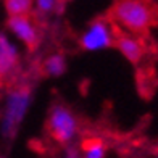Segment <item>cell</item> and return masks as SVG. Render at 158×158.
I'll return each mask as SVG.
<instances>
[{
  "label": "cell",
  "instance_id": "obj_1",
  "mask_svg": "<svg viewBox=\"0 0 158 158\" xmlns=\"http://www.w3.org/2000/svg\"><path fill=\"white\" fill-rule=\"evenodd\" d=\"M111 19L116 21L124 29L140 34L145 32L158 19L156 8L152 3L139 2V0H124L116 2L111 8Z\"/></svg>",
  "mask_w": 158,
  "mask_h": 158
},
{
  "label": "cell",
  "instance_id": "obj_2",
  "mask_svg": "<svg viewBox=\"0 0 158 158\" xmlns=\"http://www.w3.org/2000/svg\"><path fill=\"white\" fill-rule=\"evenodd\" d=\"M31 102H32L31 85L26 84L18 85L8 94L2 116V126H0V131H2V135L5 139H13L16 135L27 110H29Z\"/></svg>",
  "mask_w": 158,
  "mask_h": 158
},
{
  "label": "cell",
  "instance_id": "obj_3",
  "mask_svg": "<svg viewBox=\"0 0 158 158\" xmlns=\"http://www.w3.org/2000/svg\"><path fill=\"white\" fill-rule=\"evenodd\" d=\"M47 131L55 142L68 143L77 131V119L66 105H53L47 118Z\"/></svg>",
  "mask_w": 158,
  "mask_h": 158
},
{
  "label": "cell",
  "instance_id": "obj_4",
  "mask_svg": "<svg viewBox=\"0 0 158 158\" xmlns=\"http://www.w3.org/2000/svg\"><path fill=\"white\" fill-rule=\"evenodd\" d=\"M114 40H116L114 27L106 19H95L87 27V31L81 35L79 45L87 52H97V50H103L114 45Z\"/></svg>",
  "mask_w": 158,
  "mask_h": 158
},
{
  "label": "cell",
  "instance_id": "obj_5",
  "mask_svg": "<svg viewBox=\"0 0 158 158\" xmlns=\"http://www.w3.org/2000/svg\"><path fill=\"white\" fill-rule=\"evenodd\" d=\"M6 26L8 29L16 35L19 40H23L26 47L31 50H35V47L39 45L40 35H39V29L35 26L34 19L29 15L24 16H11L6 19Z\"/></svg>",
  "mask_w": 158,
  "mask_h": 158
},
{
  "label": "cell",
  "instance_id": "obj_6",
  "mask_svg": "<svg viewBox=\"0 0 158 158\" xmlns=\"http://www.w3.org/2000/svg\"><path fill=\"white\" fill-rule=\"evenodd\" d=\"M18 66V50L3 32H0V81L8 79Z\"/></svg>",
  "mask_w": 158,
  "mask_h": 158
},
{
  "label": "cell",
  "instance_id": "obj_7",
  "mask_svg": "<svg viewBox=\"0 0 158 158\" xmlns=\"http://www.w3.org/2000/svg\"><path fill=\"white\" fill-rule=\"evenodd\" d=\"M114 45L119 48V52L123 53L131 63H139L143 56V45L139 39L132 37L127 34H116V40Z\"/></svg>",
  "mask_w": 158,
  "mask_h": 158
},
{
  "label": "cell",
  "instance_id": "obj_8",
  "mask_svg": "<svg viewBox=\"0 0 158 158\" xmlns=\"http://www.w3.org/2000/svg\"><path fill=\"white\" fill-rule=\"evenodd\" d=\"M42 69L47 76H53V77H58L61 76L64 71H66V60L64 56L60 53H55V55H50L48 58L44 61L42 64Z\"/></svg>",
  "mask_w": 158,
  "mask_h": 158
},
{
  "label": "cell",
  "instance_id": "obj_9",
  "mask_svg": "<svg viewBox=\"0 0 158 158\" xmlns=\"http://www.w3.org/2000/svg\"><path fill=\"white\" fill-rule=\"evenodd\" d=\"M3 5L6 13H8V18L24 16L32 11V2H29V0H6Z\"/></svg>",
  "mask_w": 158,
  "mask_h": 158
},
{
  "label": "cell",
  "instance_id": "obj_10",
  "mask_svg": "<svg viewBox=\"0 0 158 158\" xmlns=\"http://www.w3.org/2000/svg\"><path fill=\"white\" fill-rule=\"evenodd\" d=\"M84 158H105L106 147L100 139H87L82 142Z\"/></svg>",
  "mask_w": 158,
  "mask_h": 158
},
{
  "label": "cell",
  "instance_id": "obj_11",
  "mask_svg": "<svg viewBox=\"0 0 158 158\" xmlns=\"http://www.w3.org/2000/svg\"><path fill=\"white\" fill-rule=\"evenodd\" d=\"M35 11L42 13V15H47V13H61L63 11V3L58 2H47V0H40V2H35Z\"/></svg>",
  "mask_w": 158,
  "mask_h": 158
},
{
  "label": "cell",
  "instance_id": "obj_12",
  "mask_svg": "<svg viewBox=\"0 0 158 158\" xmlns=\"http://www.w3.org/2000/svg\"><path fill=\"white\" fill-rule=\"evenodd\" d=\"M64 158H81V155H79L77 148L74 147H68L66 152H64Z\"/></svg>",
  "mask_w": 158,
  "mask_h": 158
}]
</instances>
